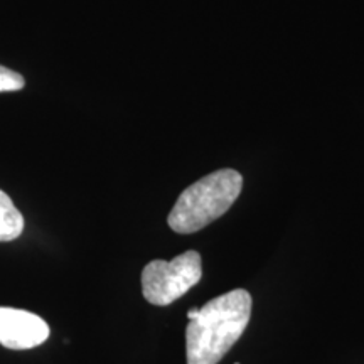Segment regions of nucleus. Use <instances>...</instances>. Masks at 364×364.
<instances>
[{
  "label": "nucleus",
  "mask_w": 364,
  "mask_h": 364,
  "mask_svg": "<svg viewBox=\"0 0 364 364\" xmlns=\"http://www.w3.org/2000/svg\"><path fill=\"white\" fill-rule=\"evenodd\" d=\"M252 295L236 289L188 312V364H218L238 343L252 316Z\"/></svg>",
  "instance_id": "obj_1"
},
{
  "label": "nucleus",
  "mask_w": 364,
  "mask_h": 364,
  "mask_svg": "<svg viewBox=\"0 0 364 364\" xmlns=\"http://www.w3.org/2000/svg\"><path fill=\"white\" fill-rule=\"evenodd\" d=\"M243 188L238 171L221 169L194 182L182 193L169 213L167 223L179 235L203 230L233 206Z\"/></svg>",
  "instance_id": "obj_2"
},
{
  "label": "nucleus",
  "mask_w": 364,
  "mask_h": 364,
  "mask_svg": "<svg viewBox=\"0 0 364 364\" xmlns=\"http://www.w3.org/2000/svg\"><path fill=\"white\" fill-rule=\"evenodd\" d=\"M203 277L201 255L194 250L174 260H152L142 272V294L152 306L166 307L188 294Z\"/></svg>",
  "instance_id": "obj_3"
},
{
  "label": "nucleus",
  "mask_w": 364,
  "mask_h": 364,
  "mask_svg": "<svg viewBox=\"0 0 364 364\" xmlns=\"http://www.w3.org/2000/svg\"><path fill=\"white\" fill-rule=\"evenodd\" d=\"M49 338L44 318L22 309L0 307V344L14 351L33 349Z\"/></svg>",
  "instance_id": "obj_4"
},
{
  "label": "nucleus",
  "mask_w": 364,
  "mask_h": 364,
  "mask_svg": "<svg viewBox=\"0 0 364 364\" xmlns=\"http://www.w3.org/2000/svg\"><path fill=\"white\" fill-rule=\"evenodd\" d=\"M24 231V216L7 193L0 189V243L17 240Z\"/></svg>",
  "instance_id": "obj_5"
},
{
  "label": "nucleus",
  "mask_w": 364,
  "mask_h": 364,
  "mask_svg": "<svg viewBox=\"0 0 364 364\" xmlns=\"http://www.w3.org/2000/svg\"><path fill=\"white\" fill-rule=\"evenodd\" d=\"M26 85L24 76L19 73L9 70L6 66H0V93L4 91H17L22 90Z\"/></svg>",
  "instance_id": "obj_6"
},
{
  "label": "nucleus",
  "mask_w": 364,
  "mask_h": 364,
  "mask_svg": "<svg viewBox=\"0 0 364 364\" xmlns=\"http://www.w3.org/2000/svg\"><path fill=\"white\" fill-rule=\"evenodd\" d=\"M236 364H240V363H236Z\"/></svg>",
  "instance_id": "obj_7"
}]
</instances>
